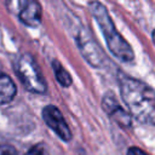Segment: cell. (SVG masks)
<instances>
[{
	"mask_svg": "<svg viewBox=\"0 0 155 155\" xmlns=\"http://www.w3.org/2000/svg\"><path fill=\"white\" fill-rule=\"evenodd\" d=\"M120 93L126 107L139 122L155 125V90L147 84L124 76L120 79Z\"/></svg>",
	"mask_w": 155,
	"mask_h": 155,
	"instance_id": "cell-1",
	"label": "cell"
},
{
	"mask_svg": "<svg viewBox=\"0 0 155 155\" xmlns=\"http://www.w3.org/2000/svg\"><path fill=\"white\" fill-rule=\"evenodd\" d=\"M88 7L105 38V42L110 52L122 62H132L134 59V52L131 45L116 30L105 6L98 1H93L88 4Z\"/></svg>",
	"mask_w": 155,
	"mask_h": 155,
	"instance_id": "cell-2",
	"label": "cell"
},
{
	"mask_svg": "<svg viewBox=\"0 0 155 155\" xmlns=\"http://www.w3.org/2000/svg\"><path fill=\"white\" fill-rule=\"evenodd\" d=\"M16 74L18 75L23 86L34 93H45L47 90L46 81L41 74V70L29 53H23L17 58L15 65Z\"/></svg>",
	"mask_w": 155,
	"mask_h": 155,
	"instance_id": "cell-3",
	"label": "cell"
},
{
	"mask_svg": "<svg viewBox=\"0 0 155 155\" xmlns=\"http://www.w3.org/2000/svg\"><path fill=\"white\" fill-rule=\"evenodd\" d=\"M42 119L62 140L68 142L71 139V131L58 108L54 105H46L42 109Z\"/></svg>",
	"mask_w": 155,
	"mask_h": 155,
	"instance_id": "cell-4",
	"label": "cell"
},
{
	"mask_svg": "<svg viewBox=\"0 0 155 155\" xmlns=\"http://www.w3.org/2000/svg\"><path fill=\"white\" fill-rule=\"evenodd\" d=\"M103 109L104 111L120 126L124 128H128L131 126V116L128 115V113L119 104V102L116 101L115 96L113 93H107L103 97V102H102Z\"/></svg>",
	"mask_w": 155,
	"mask_h": 155,
	"instance_id": "cell-5",
	"label": "cell"
},
{
	"mask_svg": "<svg viewBox=\"0 0 155 155\" xmlns=\"http://www.w3.org/2000/svg\"><path fill=\"white\" fill-rule=\"evenodd\" d=\"M76 42L86 58L93 67H99L103 62V53L101 52L99 47L96 45V42L92 40V38L88 36V34L84 33L76 36Z\"/></svg>",
	"mask_w": 155,
	"mask_h": 155,
	"instance_id": "cell-6",
	"label": "cell"
},
{
	"mask_svg": "<svg viewBox=\"0 0 155 155\" xmlns=\"http://www.w3.org/2000/svg\"><path fill=\"white\" fill-rule=\"evenodd\" d=\"M19 19L27 27L36 28L41 24V5L36 1H24L21 4Z\"/></svg>",
	"mask_w": 155,
	"mask_h": 155,
	"instance_id": "cell-7",
	"label": "cell"
},
{
	"mask_svg": "<svg viewBox=\"0 0 155 155\" xmlns=\"http://www.w3.org/2000/svg\"><path fill=\"white\" fill-rule=\"evenodd\" d=\"M16 85L12 79L0 71V105L10 103L16 96Z\"/></svg>",
	"mask_w": 155,
	"mask_h": 155,
	"instance_id": "cell-8",
	"label": "cell"
},
{
	"mask_svg": "<svg viewBox=\"0 0 155 155\" xmlns=\"http://www.w3.org/2000/svg\"><path fill=\"white\" fill-rule=\"evenodd\" d=\"M52 68H53V71H54V76L57 79V81L63 86V87H68L71 85V78L69 75V73L63 68V65L58 62V61H53L52 62Z\"/></svg>",
	"mask_w": 155,
	"mask_h": 155,
	"instance_id": "cell-9",
	"label": "cell"
},
{
	"mask_svg": "<svg viewBox=\"0 0 155 155\" xmlns=\"http://www.w3.org/2000/svg\"><path fill=\"white\" fill-rule=\"evenodd\" d=\"M25 155H50V154L44 144H35L25 153Z\"/></svg>",
	"mask_w": 155,
	"mask_h": 155,
	"instance_id": "cell-10",
	"label": "cell"
},
{
	"mask_svg": "<svg viewBox=\"0 0 155 155\" xmlns=\"http://www.w3.org/2000/svg\"><path fill=\"white\" fill-rule=\"evenodd\" d=\"M0 155H18V153L11 145H0Z\"/></svg>",
	"mask_w": 155,
	"mask_h": 155,
	"instance_id": "cell-11",
	"label": "cell"
},
{
	"mask_svg": "<svg viewBox=\"0 0 155 155\" xmlns=\"http://www.w3.org/2000/svg\"><path fill=\"white\" fill-rule=\"evenodd\" d=\"M127 155H148L144 150L139 149V148H136V147H132L127 150Z\"/></svg>",
	"mask_w": 155,
	"mask_h": 155,
	"instance_id": "cell-12",
	"label": "cell"
},
{
	"mask_svg": "<svg viewBox=\"0 0 155 155\" xmlns=\"http://www.w3.org/2000/svg\"><path fill=\"white\" fill-rule=\"evenodd\" d=\"M153 41H154V44H155V29H154V31H153Z\"/></svg>",
	"mask_w": 155,
	"mask_h": 155,
	"instance_id": "cell-13",
	"label": "cell"
}]
</instances>
